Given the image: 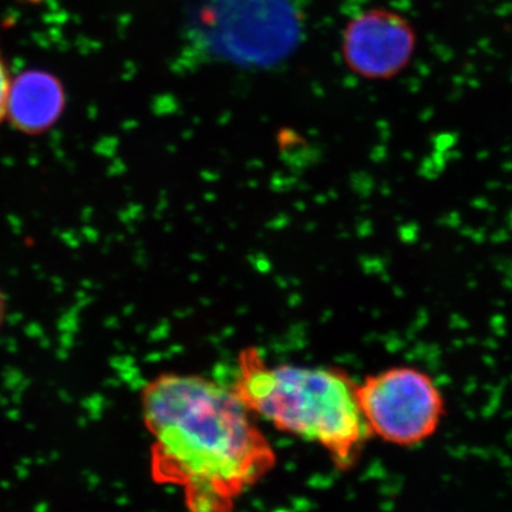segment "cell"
<instances>
[{
  "instance_id": "7",
  "label": "cell",
  "mask_w": 512,
  "mask_h": 512,
  "mask_svg": "<svg viewBox=\"0 0 512 512\" xmlns=\"http://www.w3.org/2000/svg\"><path fill=\"white\" fill-rule=\"evenodd\" d=\"M13 76L9 72L8 63L0 49V124L6 120V107H8V96Z\"/></svg>"
},
{
  "instance_id": "1",
  "label": "cell",
  "mask_w": 512,
  "mask_h": 512,
  "mask_svg": "<svg viewBox=\"0 0 512 512\" xmlns=\"http://www.w3.org/2000/svg\"><path fill=\"white\" fill-rule=\"evenodd\" d=\"M141 409L153 477L183 488L190 512H232L274 467V448L231 387L163 373L144 387Z\"/></svg>"
},
{
  "instance_id": "2",
  "label": "cell",
  "mask_w": 512,
  "mask_h": 512,
  "mask_svg": "<svg viewBox=\"0 0 512 512\" xmlns=\"http://www.w3.org/2000/svg\"><path fill=\"white\" fill-rule=\"evenodd\" d=\"M356 382L333 367L272 366L256 348L242 350L231 389L252 416L325 448L340 468L352 467L369 439Z\"/></svg>"
},
{
  "instance_id": "3",
  "label": "cell",
  "mask_w": 512,
  "mask_h": 512,
  "mask_svg": "<svg viewBox=\"0 0 512 512\" xmlns=\"http://www.w3.org/2000/svg\"><path fill=\"white\" fill-rule=\"evenodd\" d=\"M299 12L293 0H198L185 23V39L204 60L271 69L301 45Z\"/></svg>"
},
{
  "instance_id": "8",
  "label": "cell",
  "mask_w": 512,
  "mask_h": 512,
  "mask_svg": "<svg viewBox=\"0 0 512 512\" xmlns=\"http://www.w3.org/2000/svg\"><path fill=\"white\" fill-rule=\"evenodd\" d=\"M3 312H5V303H3L2 293H0V322L3 319Z\"/></svg>"
},
{
  "instance_id": "4",
  "label": "cell",
  "mask_w": 512,
  "mask_h": 512,
  "mask_svg": "<svg viewBox=\"0 0 512 512\" xmlns=\"http://www.w3.org/2000/svg\"><path fill=\"white\" fill-rule=\"evenodd\" d=\"M356 400L370 436L400 447L429 440L439 429L446 403L429 373L396 366L356 384Z\"/></svg>"
},
{
  "instance_id": "6",
  "label": "cell",
  "mask_w": 512,
  "mask_h": 512,
  "mask_svg": "<svg viewBox=\"0 0 512 512\" xmlns=\"http://www.w3.org/2000/svg\"><path fill=\"white\" fill-rule=\"evenodd\" d=\"M66 106V89L56 74L28 69L13 76L6 120L26 136H40L56 126Z\"/></svg>"
},
{
  "instance_id": "5",
  "label": "cell",
  "mask_w": 512,
  "mask_h": 512,
  "mask_svg": "<svg viewBox=\"0 0 512 512\" xmlns=\"http://www.w3.org/2000/svg\"><path fill=\"white\" fill-rule=\"evenodd\" d=\"M417 37L412 23L394 10L357 13L342 32L343 62L360 79L390 80L412 63Z\"/></svg>"
}]
</instances>
